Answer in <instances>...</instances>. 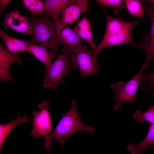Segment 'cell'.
I'll use <instances>...</instances> for the list:
<instances>
[{"label":"cell","instance_id":"8","mask_svg":"<svg viewBox=\"0 0 154 154\" xmlns=\"http://www.w3.org/2000/svg\"><path fill=\"white\" fill-rule=\"evenodd\" d=\"M97 59L88 49L73 53L72 56L73 67L78 68L82 77L90 76L99 72L100 67Z\"/></svg>","mask_w":154,"mask_h":154},{"label":"cell","instance_id":"23","mask_svg":"<svg viewBox=\"0 0 154 154\" xmlns=\"http://www.w3.org/2000/svg\"><path fill=\"white\" fill-rule=\"evenodd\" d=\"M133 118L140 123L146 121L151 124H154V105H152L144 112L139 110H137L133 116Z\"/></svg>","mask_w":154,"mask_h":154},{"label":"cell","instance_id":"11","mask_svg":"<svg viewBox=\"0 0 154 154\" xmlns=\"http://www.w3.org/2000/svg\"><path fill=\"white\" fill-rule=\"evenodd\" d=\"M89 1L88 0H74L62 13L60 24L62 26L67 25L76 22L82 13L89 11Z\"/></svg>","mask_w":154,"mask_h":154},{"label":"cell","instance_id":"12","mask_svg":"<svg viewBox=\"0 0 154 154\" xmlns=\"http://www.w3.org/2000/svg\"><path fill=\"white\" fill-rule=\"evenodd\" d=\"M20 56L18 54H13L5 49L0 45V80L3 83L12 80L9 72L10 65L16 63L22 65L23 62L20 60Z\"/></svg>","mask_w":154,"mask_h":154},{"label":"cell","instance_id":"14","mask_svg":"<svg viewBox=\"0 0 154 154\" xmlns=\"http://www.w3.org/2000/svg\"><path fill=\"white\" fill-rule=\"evenodd\" d=\"M100 7L104 11L106 18V25L105 34L119 33L132 30L133 27L139 23V21L136 20L128 23L120 19L113 17L108 13L105 7Z\"/></svg>","mask_w":154,"mask_h":154},{"label":"cell","instance_id":"4","mask_svg":"<svg viewBox=\"0 0 154 154\" xmlns=\"http://www.w3.org/2000/svg\"><path fill=\"white\" fill-rule=\"evenodd\" d=\"M144 71V68L142 66L140 71L127 82L121 81L111 84L110 87L115 94V104L113 106L115 109H121V105L125 103H134L135 96Z\"/></svg>","mask_w":154,"mask_h":154},{"label":"cell","instance_id":"17","mask_svg":"<svg viewBox=\"0 0 154 154\" xmlns=\"http://www.w3.org/2000/svg\"><path fill=\"white\" fill-rule=\"evenodd\" d=\"M73 29L80 38L86 41L92 48L96 47V43L93 40L91 25L86 14Z\"/></svg>","mask_w":154,"mask_h":154},{"label":"cell","instance_id":"3","mask_svg":"<svg viewBox=\"0 0 154 154\" xmlns=\"http://www.w3.org/2000/svg\"><path fill=\"white\" fill-rule=\"evenodd\" d=\"M73 54L67 53L61 49L59 56L45 74L46 77L42 80L44 83V88L56 90L58 85L65 84L66 76L74 69L72 61Z\"/></svg>","mask_w":154,"mask_h":154},{"label":"cell","instance_id":"24","mask_svg":"<svg viewBox=\"0 0 154 154\" xmlns=\"http://www.w3.org/2000/svg\"><path fill=\"white\" fill-rule=\"evenodd\" d=\"M141 79L143 82L139 85L141 88L147 90L150 92L154 90V71L148 73L143 72ZM152 95L154 98V93Z\"/></svg>","mask_w":154,"mask_h":154},{"label":"cell","instance_id":"19","mask_svg":"<svg viewBox=\"0 0 154 154\" xmlns=\"http://www.w3.org/2000/svg\"><path fill=\"white\" fill-rule=\"evenodd\" d=\"M30 121L26 114L22 116L18 115L15 119L8 123L0 125V149L1 151L2 145L9 133L18 124Z\"/></svg>","mask_w":154,"mask_h":154},{"label":"cell","instance_id":"6","mask_svg":"<svg viewBox=\"0 0 154 154\" xmlns=\"http://www.w3.org/2000/svg\"><path fill=\"white\" fill-rule=\"evenodd\" d=\"M59 42L62 46V49L69 54L86 50L83 40L75 32L73 29L67 25L62 26L58 29H56Z\"/></svg>","mask_w":154,"mask_h":154},{"label":"cell","instance_id":"18","mask_svg":"<svg viewBox=\"0 0 154 154\" xmlns=\"http://www.w3.org/2000/svg\"><path fill=\"white\" fill-rule=\"evenodd\" d=\"M154 145V124L150 125L147 133L143 140L137 144L130 143L127 148L131 154H144L145 149Z\"/></svg>","mask_w":154,"mask_h":154},{"label":"cell","instance_id":"13","mask_svg":"<svg viewBox=\"0 0 154 154\" xmlns=\"http://www.w3.org/2000/svg\"><path fill=\"white\" fill-rule=\"evenodd\" d=\"M74 0H45V9L44 14L52 18L56 26V29L62 25L60 24V15L64 10Z\"/></svg>","mask_w":154,"mask_h":154},{"label":"cell","instance_id":"26","mask_svg":"<svg viewBox=\"0 0 154 154\" xmlns=\"http://www.w3.org/2000/svg\"><path fill=\"white\" fill-rule=\"evenodd\" d=\"M145 2L148 3L153 11L154 12V0H144Z\"/></svg>","mask_w":154,"mask_h":154},{"label":"cell","instance_id":"16","mask_svg":"<svg viewBox=\"0 0 154 154\" xmlns=\"http://www.w3.org/2000/svg\"><path fill=\"white\" fill-rule=\"evenodd\" d=\"M0 36L6 46V49L13 54L27 51L30 43L29 41L21 40L8 35L3 30H0Z\"/></svg>","mask_w":154,"mask_h":154},{"label":"cell","instance_id":"15","mask_svg":"<svg viewBox=\"0 0 154 154\" xmlns=\"http://www.w3.org/2000/svg\"><path fill=\"white\" fill-rule=\"evenodd\" d=\"M42 63L46 67L45 74L47 73L52 66V60L57 56L56 53L49 51L46 48L39 46L30 42L27 51Z\"/></svg>","mask_w":154,"mask_h":154},{"label":"cell","instance_id":"25","mask_svg":"<svg viewBox=\"0 0 154 154\" xmlns=\"http://www.w3.org/2000/svg\"><path fill=\"white\" fill-rule=\"evenodd\" d=\"M11 1L10 0H0V11L1 13L5 10V7Z\"/></svg>","mask_w":154,"mask_h":154},{"label":"cell","instance_id":"2","mask_svg":"<svg viewBox=\"0 0 154 154\" xmlns=\"http://www.w3.org/2000/svg\"><path fill=\"white\" fill-rule=\"evenodd\" d=\"M28 19L32 31L30 42L38 43L56 53H60V45L56 31V25L53 21L44 14L39 17L31 15Z\"/></svg>","mask_w":154,"mask_h":154},{"label":"cell","instance_id":"5","mask_svg":"<svg viewBox=\"0 0 154 154\" xmlns=\"http://www.w3.org/2000/svg\"><path fill=\"white\" fill-rule=\"evenodd\" d=\"M50 105V102L44 100L38 106L39 110L32 113L33 128L30 134L36 138L42 136L46 140L52 129V123L49 112Z\"/></svg>","mask_w":154,"mask_h":154},{"label":"cell","instance_id":"22","mask_svg":"<svg viewBox=\"0 0 154 154\" xmlns=\"http://www.w3.org/2000/svg\"><path fill=\"white\" fill-rule=\"evenodd\" d=\"M98 4L100 6H107L110 8L114 15H117L125 7V0H96Z\"/></svg>","mask_w":154,"mask_h":154},{"label":"cell","instance_id":"9","mask_svg":"<svg viewBox=\"0 0 154 154\" xmlns=\"http://www.w3.org/2000/svg\"><path fill=\"white\" fill-rule=\"evenodd\" d=\"M131 30L120 32L105 34L102 41L94 48L89 50L96 58L100 52L103 49L111 46L122 44H131L135 46L131 36Z\"/></svg>","mask_w":154,"mask_h":154},{"label":"cell","instance_id":"1","mask_svg":"<svg viewBox=\"0 0 154 154\" xmlns=\"http://www.w3.org/2000/svg\"><path fill=\"white\" fill-rule=\"evenodd\" d=\"M94 128L86 125L82 122L76 108L75 100L71 101V106L66 113L62 114L60 120L53 131L45 140V148L49 151L52 141L57 140L60 146L63 145L65 141L69 137L79 131H84L90 133L94 132Z\"/></svg>","mask_w":154,"mask_h":154},{"label":"cell","instance_id":"21","mask_svg":"<svg viewBox=\"0 0 154 154\" xmlns=\"http://www.w3.org/2000/svg\"><path fill=\"white\" fill-rule=\"evenodd\" d=\"M125 4L129 14L134 17L142 18L144 9L142 0H126Z\"/></svg>","mask_w":154,"mask_h":154},{"label":"cell","instance_id":"7","mask_svg":"<svg viewBox=\"0 0 154 154\" xmlns=\"http://www.w3.org/2000/svg\"><path fill=\"white\" fill-rule=\"evenodd\" d=\"M142 2L144 10L150 19L151 29L149 33L144 34L142 40L135 44L133 47L145 51V57L142 66L146 70H149L151 62L154 56V12L149 5H146L144 0H142Z\"/></svg>","mask_w":154,"mask_h":154},{"label":"cell","instance_id":"10","mask_svg":"<svg viewBox=\"0 0 154 154\" xmlns=\"http://www.w3.org/2000/svg\"><path fill=\"white\" fill-rule=\"evenodd\" d=\"M2 25L5 29L10 28L25 35H30L32 33L28 18L22 15L16 8L6 15Z\"/></svg>","mask_w":154,"mask_h":154},{"label":"cell","instance_id":"20","mask_svg":"<svg viewBox=\"0 0 154 154\" xmlns=\"http://www.w3.org/2000/svg\"><path fill=\"white\" fill-rule=\"evenodd\" d=\"M22 5L29 10L32 15L35 16L42 15L45 9L44 2L41 0H22Z\"/></svg>","mask_w":154,"mask_h":154},{"label":"cell","instance_id":"27","mask_svg":"<svg viewBox=\"0 0 154 154\" xmlns=\"http://www.w3.org/2000/svg\"><path fill=\"white\" fill-rule=\"evenodd\" d=\"M151 147H152L153 150V152H154L153 154H154V146H152Z\"/></svg>","mask_w":154,"mask_h":154}]
</instances>
